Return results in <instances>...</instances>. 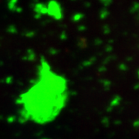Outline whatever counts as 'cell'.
I'll use <instances>...</instances> for the list:
<instances>
[{"mask_svg":"<svg viewBox=\"0 0 139 139\" xmlns=\"http://www.w3.org/2000/svg\"><path fill=\"white\" fill-rule=\"evenodd\" d=\"M66 84L61 77L52 71L42 70V76L24 94L23 107L26 114L37 122L53 118L62 108L65 98Z\"/></svg>","mask_w":139,"mask_h":139,"instance_id":"obj_1","label":"cell"}]
</instances>
